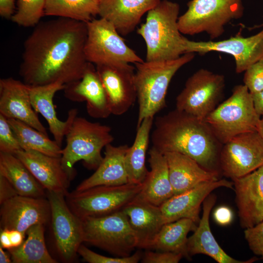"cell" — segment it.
<instances>
[{"mask_svg":"<svg viewBox=\"0 0 263 263\" xmlns=\"http://www.w3.org/2000/svg\"><path fill=\"white\" fill-rule=\"evenodd\" d=\"M87 23L71 19L39 22L23 44L19 73L30 86L80 80L89 62Z\"/></svg>","mask_w":263,"mask_h":263,"instance_id":"1","label":"cell"},{"mask_svg":"<svg viewBox=\"0 0 263 263\" xmlns=\"http://www.w3.org/2000/svg\"><path fill=\"white\" fill-rule=\"evenodd\" d=\"M154 125L151 135L152 147L163 154H183L205 169L217 171L223 144L205 120L175 109L157 117Z\"/></svg>","mask_w":263,"mask_h":263,"instance_id":"2","label":"cell"},{"mask_svg":"<svg viewBox=\"0 0 263 263\" xmlns=\"http://www.w3.org/2000/svg\"><path fill=\"white\" fill-rule=\"evenodd\" d=\"M179 11L177 2L162 0L148 12L145 22L137 30L146 43V61L171 60L188 53L189 40L178 27Z\"/></svg>","mask_w":263,"mask_h":263,"instance_id":"3","label":"cell"},{"mask_svg":"<svg viewBox=\"0 0 263 263\" xmlns=\"http://www.w3.org/2000/svg\"><path fill=\"white\" fill-rule=\"evenodd\" d=\"M194 57L195 53H188L174 60L144 61L135 64V82L138 103L137 127L144 118L154 117L166 107V96L172 78Z\"/></svg>","mask_w":263,"mask_h":263,"instance_id":"4","label":"cell"},{"mask_svg":"<svg viewBox=\"0 0 263 263\" xmlns=\"http://www.w3.org/2000/svg\"><path fill=\"white\" fill-rule=\"evenodd\" d=\"M111 131L109 126L75 117L65 135L66 145L61 156L62 167L71 181L76 174L74 165L79 161L89 169L98 168L103 158L102 149L113 140Z\"/></svg>","mask_w":263,"mask_h":263,"instance_id":"5","label":"cell"},{"mask_svg":"<svg viewBox=\"0 0 263 263\" xmlns=\"http://www.w3.org/2000/svg\"><path fill=\"white\" fill-rule=\"evenodd\" d=\"M260 119L251 94L246 86L240 84L234 87L230 96L217 106L205 120L223 145L236 135L256 131Z\"/></svg>","mask_w":263,"mask_h":263,"instance_id":"6","label":"cell"},{"mask_svg":"<svg viewBox=\"0 0 263 263\" xmlns=\"http://www.w3.org/2000/svg\"><path fill=\"white\" fill-rule=\"evenodd\" d=\"M243 0H191L187 10L179 17L178 27L182 34L206 33L211 39L221 36L225 26L244 13Z\"/></svg>","mask_w":263,"mask_h":263,"instance_id":"7","label":"cell"},{"mask_svg":"<svg viewBox=\"0 0 263 263\" xmlns=\"http://www.w3.org/2000/svg\"><path fill=\"white\" fill-rule=\"evenodd\" d=\"M83 243L117 257L131 255L138 248V239L122 210L104 216L81 219Z\"/></svg>","mask_w":263,"mask_h":263,"instance_id":"8","label":"cell"},{"mask_svg":"<svg viewBox=\"0 0 263 263\" xmlns=\"http://www.w3.org/2000/svg\"><path fill=\"white\" fill-rule=\"evenodd\" d=\"M142 188V183L98 186L81 191L68 192L65 199L71 211L83 219L122 210L134 199Z\"/></svg>","mask_w":263,"mask_h":263,"instance_id":"9","label":"cell"},{"mask_svg":"<svg viewBox=\"0 0 263 263\" xmlns=\"http://www.w3.org/2000/svg\"><path fill=\"white\" fill-rule=\"evenodd\" d=\"M84 48L88 62L97 65L136 64L144 60L125 43L114 25L104 18L87 22Z\"/></svg>","mask_w":263,"mask_h":263,"instance_id":"10","label":"cell"},{"mask_svg":"<svg viewBox=\"0 0 263 263\" xmlns=\"http://www.w3.org/2000/svg\"><path fill=\"white\" fill-rule=\"evenodd\" d=\"M225 87L223 75L200 69L187 80L176 97V109L205 120L217 107Z\"/></svg>","mask_w":263,"mask_h":263,"instance_id":"11","label":"cell"},{"mask_svg":"<svg viewBox=\"0 0 263 263\" xmlns=\"http://www.w3.org/2000/svg\"><path fill=\"white\" fill-rule=\"evenodd\" d=\"M46 198L51 207L50 222L57 254L62 262L72 263L83 243L82 220L71 211L63 193L47 191Z\"/></svg>","mask_w":263,"mask_h":263,"instance_id":"12","label":"cell"},{"mask_svg":"<svg viewBox=\"0 0 263 263\" xmlns=\"http://www.w3.org/2000/svg\"><path fill=\"white\" fill-rule=\"evenodd\" d=\"M263 166V139L257 131L235 136L223 145L219 166L232 180Z\"/></svg>","mask_w":263,"mask_h":263,"instance_id":"13","label":"cell"},{"mask_svg":"<svg viewBox=\"0 0 263 263\" xmlns=\"http://www.w3.org/2000/svg\"><path fill=\"white\" fill-rule=\"evenodd\" d=\"M213 51L230 55L235 60L236 72H244L263 58V29L247 37L238 33L219 41H189L188 53L204 55Z\"/></svg>","mask_w":263,"mask_h":263,"instance_id":"14","label":"cell"},{"mask_svg":"<svg viewBox=\"0 0 263 263\" xmlns=\"http://www.w3.org/2000/svg\"><path fill=\"white\" fill-rule=\"evenodd\" d=\"M95 66L107 94L112 114L125 113L137 99L134 67L129 63Z\"/></svg>","mask_w":263,"mask_h":263,"instance_id":"15","label":"cell"},{"mask_svg":"<svg viewBox=\"0 0 263 263\" xmlns=\"http://www.w3.org/2000/svg\"><path fill=\"white\" fill-rule=\"evenodd\" d=\"M0 228L25 234L31 226L50 222L51 207L47 198L17 195L0 204Z\"/></svg>","mask_w":263,"mask_h":263,"instance_id":"16","label":"cell"},{"mask_svg":"<svg viewBox=\"0 0 263 263\" xmlns=\"http://www.w3.org/2000/svg\"><path fill=\"white\" fill-rule=\"evenodd\" d=\"M64 96L73 102H86L90 116L106 118L112 114L108 97L96 66L88 62L82 77L65 85Z\"/></svg>","mask_w":263,"mask_h":263,"instance_id":"17","label":"cell"},{"mask_svg":"<svg viewBox=\"0 0 263 263\" xmlns=\"http://www.w3.org/2000/svg\"><path fill=\"white\" fill-rule=\"evenodd\" d=\"M221 187L234 189L233 182L225 179L207 182L173 195L160 207L164 224L183 218L191 219L198 224L201 204L213 190Z\"/></svg>","mask_w":263,"mask_h":263,"instance_id":"18","label":"cell"},{"mask_svg":"<svg viewBox=\"0 0 263 263\" xmlns=\"http://www.w3.org/2000/svg\"><path fill=\"white\" fill-rule=\"evenodd\" d=\"M0 113L48 135L32 105L29 86L23 82L12 77L0 79Z\"/></svg>","mask_w":263,"mask_h":263,"instance_id":"19","label":"cell"},{"mask_svg":"<svg viewBox=\"0 0 263 263\" xmlns=\"http://www.w3.org/2000/svg\"><path fill=\"white\" fill-rule=\"evenodd\" d=\"M241 226L252 227L263 221V166L233 180Z\"/></svg>","mask_w":263,"mask_h":263,"instance_id":"20","label":"cell"},{"mask_svg":"<svg viewBox=\"0 0 263 263\" xmlns=\"http://www.w3.org/2000/svg\"><path fill=\"white\" fill-rule=\"evenodd\" d=\"M16 155L47 191L69 192L71 180L64 169L61 157L49 156L33 150H21Z\"/></svg>","mask_w":263,"mask_h":263,"instance_id":"21","label":"cell"},{"mask_svg":"<svg viewBox=\"0 0 263 263\" xmlns=\"http://www.w3.org/2000/svg\"><path fill=\"white\" fill-rule=\"evenodd\" d=\"M216 200L211 193L203 203V214L194 230L188 239L187 249L189 256L206 255L218 263H252L259 260L252 258L246 261L236 260L228 255L215 240L210 227L209 216Z\"/></svg>","mask_w":263,"mask_h":263,"instance_id":"22","label":"cell"},{"mask_svg":"<svg viewBox=\"0 0 263 263\" xmlns=\"http://www.w3.org/2000/svg\"><path fill=\"white\" fill-rule=\"evenodd\" d=\"M161 0H99L98 15L111 22L121 36L132 32L146 13Z\"/></svg>","mask_w":263,"mask_h":263,"instance_id":"23","label":"cell"},{"mask_svg":"<svg viewBox=\"0 0 263 263\" xmlns=\"http://www.w3.org/2000/svg\"><path fill=\"white\" fill-rule=\"evenodd\" d=\"M64 88L65 85L60 82L42 86H29L31 101L34 110L46 119L50 132L60 146L78 113L76 109H72L68 112L65 121L58 118L53 98L57 91L63 90Z\"/></svg>","mask_w":263,"mask_h":263,"instance_id":"24","label":"cell"},{"mask_svg":"<svg viewBox=\"0 0 263 263\" xmlns=\"http://www.w3.org/2000/svg\"><path fill=\"white\" fill-rule=\"evenodd\" d=\"M164 154L174 195L182 193L203 183L219 180L217 171L208 170L188 156L176 152Z\"/></svg>","mask_w":263,"mask_h":263,"instance_id":"25","label":"cell"},{"mask_svg":"<svg viewBox=\"0 0 263 263\" xmlns=\"http://www.w3.org/2000/svg\"><path fill=\"white\" fill-rule=\"evenodd\" d=\"M150 167L142 183V188L132 201L149 203L160 207L173 195L166 158L152 147L149 151Z\"/></svg>","mask_w":263,"mask_h":263,"instance_id":"26","label":"cell"},{"mask_svg":"<svg viewBox=\"0 0 263 263\" xmlns=\"http://www.w3.org/2000/svg\"><path fill=\"white\" fill-rule=\"evenodd\" d=\"M127 145L105 148L104 156L95 172L83 180L75 191L79 192L98 186H118L129 183L125 158Z\"/></svg>","mask_w":263,"mask_h":263,"instance_id":"27","label":"cell"},{"mask_svg":"<svg viewBox=\"0 0 263 263\" xmlns=\"http://www.w3.org/2000/svg\"><path fill=\"white\" fill-rule=\"evenodd\" d=\"M122 210L137 234L138 248L147 249L165 224L160 207L132 201Z\"/></svg>","mask_w":263,"mask_h":263,"instance_id":"28","label":"cell"},{"mask_svg":"<svg viewBox=\"0 0 263 263\" xmlns=\"http://www.w3.org/2000/svg\"><path fill=\"white\" fill-rule=\"evenodd\" d=\"M0 174L10 182L19 195L34 198L46 196L44 188L14 154L0 152Z\"/></svg>","mask_w":263,"mask_h":263,"instance_id":"29","label":"cell"},{"mask_svg":"<svg viewBox=\"0 0 263 263\" xmlns=\"http://www.w3.org/2000/svg\"><path fill=\"white\" fill-rule=\"evenodd\" d=\"M154 117L144 118L137 127L134 141L125 155V166L129 183L142 184L149 171L145 165L150 131Z\"/></svg>","mask_w":263,"mask_h":263,"instance_id":"30","label":"cell"},{"mask_svg":"<svg viewBox=\"0 0 263 263\" xmlns=\"http://www.w3.org/2000/svg\"><path fill=\"white\" fill-rule=\"evenodd\" d=\"M196 227L192 220L183 218L164 224L147 249L182 254L189 259L187 249L188 233Z\"/></svg>","mask_w":263,"mask_h":263,"instance_id":"31","label":"cell"},{"mask_svg":"<svg viewBox=\"0 0 263 263\" xmlns=\"http://www.w3.org/2000/svg\"><path fill=\"white\" fill-rule=\"evenodd\" d=\"M44 226L34 225L26 231V239L19 246L7 250L14 263H56L45 242Z\"/></svg>","mask_w":263,"mask_h":263,"instance_id":"32","label":"cell"},{"mask_svg":"<svg viewBox=\"0 0 263 263\" xmlns=\"http://www.w3.org/2000/svg\"><path fill=\"white\" fill-rule=\"evenodd\" d=\"M21 149L33 150L45 154L61 157L62 149L56 142L26 124L13 118H7Z\"/></svg>","mask_w":263,"mask_h":263,"instance_id":"33","label":"cell"},{"mask_svg":"<svg viewBox=\"0 0 263 263\" xmlns=\"http://www.w3.org/2000/svg\"><path fill=\"white\" fill-rule=\"evenodd\" d=\"M98 6L99 0H45L44 13L87 23L98 15Z\"/></svg>","mask_w":263,"mask_h":263,"instance_id":"34","label":"cell"},{"mask_svg":"<svg viewBox=\"0 0 263 263\" xmlns=\"http://www.w3.org/2000/svg\"><path fill=\"white\" fill-rule=\"evenodd\" d=\"M45 0H17V10L11 18L18 25L36 26L45 16Z\"/></svg>","mask_w":263,"mask_h":263,"instance_id":"35","label":"cell"},{"mask_svg":"<svg viewBox=\"0 0 263 263\" xmlns=\"http://www.w3.org/2000/svg\"><path fill=\"white\" fill-rule=\"evenodd\" d=\"M77 254L84 261L89 263H137L141 261L142 254L137 251L132 255L123 257H110L97 254L81 244Z\"/></svg>","mask_w":263,"mask_h":263,"instance_id":"36","label":"cell"},{"mask_svg":"<svg viewBox=\"0 0 263 263\" xmlns=\"http://www.w3.org/2000/svg\"><path fill=\"white\" fill-rule=\"evenodd\" d=\"M21 150L7 118L0 113V152L15 155Z\"/></svg>","mask_w":263,"mask_h":263,"instance_id":"37","label":"cell"},{"mask_svg":"<svg viewBox=\"0 0 263 263\" xmlns=\"http://www.w3.org/2000/svg\"><path fill=\"white\" fill-rule=\"evenodd\" d=\"M244 72V84L251 94L263 90V58L252 64Z\"/></svg>","mask_w":263,"mask_h":263,"instance_id":"38","label":"cell"},{"mask_svg":"<svg viewBox=\"0 0 263 263\" xmlns=\"http://www.w3.org/2000/svg\"><path fill=\"white\" fill-rule=\"evenodd\" d=\"M244 235L250 250L255 255L261 256L263 261V221L245 228Z\"/></svg>","mask_w":263,"mask_h":263,"instance_id":"39","label":"cell"},{"mask_svg":"<svg viewBox=\"0 0 263 263\" xmlns=\"http://www.w3.org/2000/svg\"><path fill=\"white\" fill-rule=\"evenodd\" d=\"M184 257L181 253L148 250L142 255L143 263H178Z\"/></svg>","mask_w":263,"mask_h":263,"instance_id":"40","label":"cell"},{"mask_svg":"<svg viewBox=\"0 0 263 263\" xmlns=\"http://www.w3.org/2000/svg\"><path fill=\"white\" fill-rule=\"evenodd\" d=\"M18 195L13 185L5 177L0 174V204Z\"/></svg>","mask_w":263,"mask_h":263,"instance_id":"41","label":"cell"},{"mask_svg":"<svg viewBox=\"0 0 263 263\" xmlns=\"http://www.w3.org/2000/svg\"><path fill=\"white\" fill-rule=\"evenodd\" d=\"M215 221L219 225L225 226L229 225L233 219V213L226 206H220L216 208L213 213Z\"/></svg>","mask_w":263,"mask_h":263,"instance_id":"42","label":"cell"},{"mask_svg":"<svg viewBox=\"0 0 263 263\" xmlns=\"http://www.w3.org/2000/svg\"><path fill=\"white\" fill-rule=\"evenodd\" d=\"M15 0H0V15L6 19H11L15 12Z\"/></svg>","mask_w":263,"mask_h":263,"instance_id":"43","label":"cell"},{"mask_svg":"<svg viewBox=\"0 0 263 263\" xmlns=\"http://www.w3.org/2000/svg\"><path fill=\"white\" fill-rule=\"evenodd\" d=\"M10 240L13 248L20 246L24 241L26 234L15 229H9Z\"/></svg>","mask_w":263,"mask_h":263,"instance_id":"44","label":"cell"},{"mask_svg":"<svg viewBox=\"0 0 263 263\" xmlns=\"http://www.w3.org/2000/svg\"><path fill=\"white\" fill-rule=\"evenodd\" d=\"M251 94L256 112L263 117V90Z\"/></svg>","mask_w":263,"mask_h":263,"instance_id":"45","label":"cell"},{"mask_svg":"<svg viewBox=\"0 0 263 263\" xmlns=\"http://www.w3.org/2000/svg\"><path fill=\"white\" fill-rule=\"evenodd\" d=\"M0 246H1L3 248L7 250L13 248L9 238L8 229L0 228Z\"/></svg>","mask_w":263,"mask_h":263,"instance_id":"46","label":"cell"},{"mask_svg":"<svg viewBox=\"0 0 263 263\" xmlns=\"http://www.w3.org/2000/svg\"><path fill=\"white\" fill-rule=\"evenodd\" d=\"M0 263H12L11 256H9V255L3 250V248L1 246H0Z\"/></svg>","mask_w":263,"mask_h":263,"instance_id":"47","label":"cell"},{"mask_svg":"<svg viewBox=\"0 0 263 263\" xmlns=\"http://www.w3.org/2000/svg\"><path fill=\"white\" fill-rule=\"evenodd\" d=\"M256 131L263 139V117L261 118L259 120L257 126Z\"/></svg>","mask_w":263,"mask_h":263,"instance_id":"48","label":"cell"},{"mask_svg":"<svg viewBox=\"0 0 263 263\" xmlns=\"http://www.w3.org/2000/svg\"><path fill=\"white\" fill-rule=\"evenodd\" d=\"M262 26H263V24L262 25Z\"/></svg>","mask_w":263,"mask_h":263,"instance_id":"49","label":"cell"}]
</instances>
